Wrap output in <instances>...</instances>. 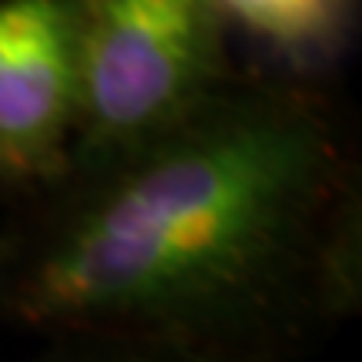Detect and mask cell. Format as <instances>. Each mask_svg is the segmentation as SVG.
Instances as JSON below:
<instances>
[{
  "instance_id": "1",
  "label": "cell",
  "mask_w": 362,
  "mask_h": 362,
  "mask_svg": "<svg viewBox=\"0 0 362 362\" xmlns=\"http://www.w3.org/2000/svg\"><path fill=\"white\" fill-rule=\"evenodd\" d=\"M359 185L325 81L245 67L178 128L7 208L0 329L292 362L336 329L325 252Z\"/></svg>"
},
{
  "instance_id": "2",
  "label": "cell",
  "mask_w": 362,
  "mask_h": 362,
  "mask_svg": "<svg viewBox=\"0 0 362 362\" xmlns=\"http://www.w3.org/2000/svg\"><path fill=\"white\" fill-rule=\"evenodd\" d=\"M211 0H78V124L71 168L178 128L245 67Z\"/></svg>"
},
{
  "instance_id": "3",
  "label": "cell",
  "mask_w": 362,
  "mask_h": 362,
  "mask_svg": "<svg viewBox=\"0 0 362 362\" xmlns=\"http://www.w3.org/2000/svg\"><path fill=\"white\" fill-rule=\"evenodd\" d=\"M78 124V0H0V198L67 175Z\"/></svg>"
},
{
  "instance_id": "4",
  "label": "cell",
  "mask_w": 362,
  "mask_h": 362,
  "mask_svg": "<svg viewBox=\"0 0 362 362\" xmlns=\"http://www.w3.org/2000/svg\"><path fill=\"white\" fill-rule=\"evenodd\" d=\"M228 30H242L269 71L325 81L349 54L359 0H211Z\"/></svg>"
},
{
  "instance_id": "5",
  "label": "cell",
  "mask_w": 362,
  "mask_h": 362,
  "mask_svg": "<svg viewBox=\"0 0 362 362\" xmlns=\"http://www.w3.org/2000/svg\"><path fill=\"white\" fill-rule=\"evenodd\" d=\"M7 362H248L144 339H40L37 346Z\"/></svg>"
}]
</instances>
